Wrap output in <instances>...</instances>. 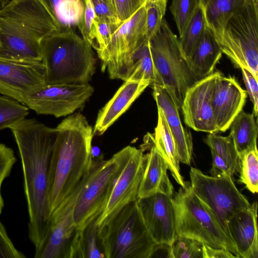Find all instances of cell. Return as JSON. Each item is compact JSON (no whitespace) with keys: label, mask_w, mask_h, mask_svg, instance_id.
<instances>
[{"label":"cell","mask_w":258,"mask_h":258,"mask_svg":"<svg viewBox=\"0 0 258 258\" xmlns=\"http://www.w3.org/2000/svg\"><path fill=\"white\" fill-rule=\"evenodd\" d=\"M152 87L157 109L164 116L174 140L180 162L190 165L193 150L192 137L190 131L182 124L180 117V110L165 88L158 85Z\"/></svg>","instance_id":"19"},{"label":"cell","mask_w":258,"mask_h":258,"mask_svg":"<svg viewBox=\"0 0 258 258\" xmlns=\"http://www.w3.org/2000/svg\"><path fill=\"white\" fill-rule=\"evenodd\" d=\"M9 128L21 160L28 213V236L36 248L45 234L50 218L48 173L56 130L36 119L26 118Z\"/></svg>","instance_id":"1"},{"label":"cell","mask_w":258,"mask_h":258,"mask_svg":"<svg viewBox=\"0 0 258 258\" xmlns=\"http://www.w3.org/2000/svg\"><path fill=\"white\" fill-rule=\"evenodd\" d=\"M16 160L13 150L0 143V215L4 207L1 192L2 184L10 175Z\"/></svg>","instance_id":"38"},{"label":"cell","mask_w":258,"mask_h":258,"mask_svg":"<svg viewBox=\"0 0 258 258\" xmlns=\"http://www.w3.org/2000/svg\"><path fill=\"white\" fill-rule=\"evenodd\" d=\"M247 93L253 104V114L254 116L258 113V83L253 74L245 68H241Z\"/></svg>","instance_id":"43"},{"label":"cell","mask_w":258,"mask_h":258,"mask_svg":"<svg viewBox=\"0 0 258 258\" xmlns=\"http://www.w3.org/2000/svg\"><path fill=\"white\" fill-rule=\"evenodd\" d=\"M58 31L39 0H11L0 9V57L41 61L42 40Z\"/></svg>","instance_id":"3"},{"label":"cell","mask_w":258,"mask_h":258,"mask_svg":"<svg viewBox=\"0 0 258 258\" xmlns=\"http://www.w3.org/2000/svg\"><path fill=\"white\" fill-rule=\"evenodd\" d=\"M47 85L89 83L95 72L92 46L74 30L55 32L41 42Z\"/></svg>","instance_id":"4"},{"label":"cell","mask_w":258,"mask_h":258,"mask_svg":"<svg viewBox=\"0 0 258 258\" xmlns=\"http://www.w3.org/2000/svg\"><path fill=\"white\" fill-rule=\"evenodd\" d=\"M117 27L106 22L95 20L94 49L96 51L97 55L106 48L114 31Z\"/></svg>","instance_id":"40"},{"label":"cell","mask_w":258,"mask_h":258,"mask_svg":"<svg viewBox=\"0 0 258 258\" xmlns=\"http://www.w3.org/2000/svg\"><path fill=\"white\" fill-rule=\"evenodd\" d=\"M94 92L89 83L48 85L30 95L25 103L39 114L69 115L82 107Z\"/></svg>","instance_id":"13"},{"label":"cell","mask_w":258,"mask_h":258,"mask_svg":"<svg viewBox=\"0 0 258 258\" xmlns=\"http://www.w3.org/2000/svg\"><path fill=\"white\" fill-rule=\"evenodd\" d=\"M153 257L173 258L171 245L166 243L157 244L150 257Z\"/></svg>","instance_id":"46"},{"label":"cell","mask_w":258,"mask_h":258,"mask_svg":"<svg viewBox=\"0 0 258 258\" xmlns=\"http://www.w3.org/2000/svg\"><path fill=\"white\" fill-rule=\"evenodd\" d=\"M171 246L173 258H203V244L195 239L177 237Z\"/></svg>","instance_id":"36"},{"label":"cell","mask_w":258,"mask_h":258,"mask_svg":"<svg viewBox=\"0 0 258 258\" xmlns=\"http://www.w3.org/2000/svg\"><path fill=\"white\" fill-rule=\"evenodd\" d=\"M29 110L26 105L14 99L0 96V131L25 118Z\"/></svg>","instance_id":"33"},{"label":"cell","mask_w":258,"mask_h":258,"mask_svg":"<svg viewBox=\"0 0 258 258\" xmlns=\"http://www.w3.org/2000/svg\"><path fill=\"white\" fill-rule=\"evenodd\" d=\"M100 227L106 258H150L157 244L137 201L123 207Z\"/></svg>","instance_id":"8"},{"label":"cell","mask_w":258,"mask_h":258,"mask_svg":"<svg viewBox=\"0 0 258 258\" xmlns=\"http://www.w3.org/2000/svg\"><path fill=\"white\" fill-rule=\"evenodd\" d=\"M121 22L133 15L146 3L145 0H109Z\"/></svg>","instance_id":"41"},{"label":"cell","mask_w":258,"mask_h":258,"mask_svg":"<svg viewBox=\"0 0 258 258\" xmlns=\"http://www.w3.org/2000/svg\"><path fill=\"white\" fill-rule=\"evenodd\" d=\"M206 27L203 11L200 5L179 38L180 48L186 61L201 40Z\"/></svg>","instance_id":"29"},{"label":"cell","mask_w":258,"mask_h":258,"mask_svg":"<svg viewBox=\"0 0 258 258\" xmlns=\"http://www.w3.org/2000/svg\"><path fill=\"white\" fill-rule=\"evenodd\" d=\"M128 79L148 81L151 86L157 84L149 41L145 40L137 52L134 58L133 70Z\"/></svg>","instance_id":"30"},{"label":"cell","mask_w":258,"mask_h":258,"mask_svg":"<svg viewBox=\"0 0 258 258\" xmlns=\"http://www.w3.org/2000/svg\"><path fill=\"white\" fill-rule=\"evenodd\" d=\"M200 0H172L170 10L181 36L197 8Z\"/></svg>","instance_id":"34"},{"label":"cell","mask_w":258,"mask_h":258,"mask_svg":"<svg viewBox=\"0 0 258 258\" xmlns=\"http://www.w3.org/2000/svg\"><path fill=\"white\" fill-rule=\"evenodd\" d=\"M1 46H2V44H1V40H0V47H1Z\"/></svg>","instance_id":"49"},{"label":"cell","mask_w":258,"mask_h":258,"mask_svg":"<svg viewBox=\"0 0 258 258\" xmlns=\"http://www.w3.org/2000/svg\"><path fill=\"white\" fill-rule=\"evenodd\" d=\"M144 147L150 151L147 153L146 163L139 186L138 199L147 197L156 193L173 197L174 187L168 177V165L156 147L152 135L147 136Z\"/></svg>","instance_id":"21"},{"label":"cell","mask_w":258,"mask_h":258,"mask_svg":"<svg viewBox=\"0 0 258 258\" xmlns=\"http://www.w3.org/2000/svg\"><path fill=\"white\" fill-rule=\"evenodd\" d=\"M218 44L235 67L258 79V0H246L229 19Z\"/></svg>","instance_id":"9"},{"label":"cell","mask_w":258,"mask_h":258,"mask_svg":"<svg viewBox=\"0 0 258 258\" xmlns=\"http://www.w3.org/2000/svg\"><path fill=\"white\" fill-rule=\"evenodd\" d=\"M78 186L51 215L45 234L35 248V258H69L78 229L73 215Z\"/></svg>","instance_id":"12"},{"label":"cell","mask_w":258,"mask_h":258,"mask_svg":"<svg viewBox=\"0 0 258 258\" xmlns=\"http://www.w3.org/2000/svg\"><path fill=\"white\" fill-rule=\"evenodd\" d=\"M253 113L242 110L232 121L229 128L240 156L257 149V124Z\"/></svg>","instance_id":"27"},{"label":"cell","mask_w":258,"mask_h":258,"mask_svg":"<svg viewBox=\"0 0 258 258\" xmlns=\"http://www.w3.org/2000/svg\"><path fill=\"white\" fill-rule=\"evenodd\" d=\"M146 226L156 244L172 245L177 238L172 197L162 193L137 200Z\"/></svg>","instance_id":"17"},{"label":"cell","mask_w":258,"mask_h":258,"mask_svg":"<svg viewBox=\"0 0 258 258\" xmlns=\"http://www.w3.org/2000/svg\"><path fill=\"white\" fill-rule=\"evenodd\" d=\"M58 25L60 31L74 30L85 8L84 0H39Z\"/></svg>","instance_id":"26"},{"label":"cell","mask_w":258,"mask_h":258,"mask_svg":"<svg viewBox=\"0 0 258 258\" xmlns=\"http://www.w3.org/2000/svg\"><path fill=\"white\" fill-rule=\"evenodd\" d=\"M246 0H200L206 25L218 42L222 39L229 19L244 4Z\"/></svg>","instance_id":"24"},{"label":"cell","mask_w":258,"mask_h":258,"mask_svg":"<svg viewBox=\"0 0 258 258\" xmlns=\"http://www.w3.org/2000/svg\"><path fill=\"white\" fill-rule=\"evenodd\" d=\"M147 158V154H144L142 148L133 147L103 211L97 218L96 223L99 227L108 222L123 207L137 200Z\"/></svg>","instance_id":"15"},{"label":"cell","mask_w":258,"mask_h":258,"mask_svg":"<svg viewBox=\"0 0 258 258\" xmlns=\"http://www.w3.org/2000/svg\"><path fill=\"white\" fill-rule=\"evenodd\" d=\"M149 42L157 85L166 89L180 110L187 91L199 80L183 56L179 38L164 18Z\"/></svg>","instance_id":"7"},{"label":"cell","mask_w":258,"mask_h":258,"mask_svg":"<svg viewBox=\"0 0 258 258\" xmlns=\"http://www.w3.org/2000/svg\"><path fill=\"white\" fill-rule=\"evenodd\" d=\"M25 254L15 246L0 221V258H24Z\"/></svg>","instance_id":"42"},{"label":"cell","mask_w":258,"mask_h":258,"mask_svg":"<svg viewBox=\"0 0 258 258\" xmlns=\"http://www.w3.org/2000/svg\"><path fill=\"white\" fill-rule=\"evenodd\" d=\"M55 128L47 181L50 216L88 173L93 159V129L82 113L68 115Z\"/></svg>","instance_id":"2"},{"label":"cell","mask_w":258,"mask_h":258,"mask_svg":"<svg viewBox=\"0 0 258 258\" xmlns=\"http://www.w3.org/2000/svg\"><path fill=\"white\" fill-rule=\"evenodd\" d=\"M212 168L210 171L214 177L232 176L236 172L223 158L211 151Z\"/></svg>","instance_id":"44"},{"label":"cell","mask_w":258,"mask_h":258,"mask_svg":"<svg viewBox=\"0 0 258 258\" xmlns=\"http://www.w3.org/2000/svg\"><path fill=\"white\" fill-rule=\"evenodd\" d=\"M247 92L233 77L217 79L212 96L215 123L219 132H225L236 115L242 110Z\"/></svg>","instance_id":"18"},{"label":"cell","mask_w":258,"mask_h":258,"mask_svg":"<svg viewBox=\"0 0 258 258\" xmlns=\"http://www.w3.org/2000/svg\"><path fill=\"white\" fill-rule=\"evenodd\" d=\"M91 1L95 14V20L106 22L115 27L121 24L109 0Z\"/></svg>","instance_id":"39"},{"label":"cell","mask_w":258,"mask_h":258,"mask_svg":"<svg viewBox=\"0 0 258 258\" xmlns=\"http://www.w3.org/2000/svg\"><path fill=\"white\" fill-rule=\"evenodd\" d=\"M222 74L214 72L198 81L186 92L181 106L184 121L197 132L216 134L217 127L212 105L216 81Z\"/></svg>","instance_id":"16"},{"label":"cell","mask_w":258,"mask_h":258,"mask_svg":"<svg viewBox=\"0 0 258 258\" xmlns=\"http://www.w3.org/2000/svg\"><path fill=\"white\" fill-rule=\"evenodd\" d=\"M203 258H237L230 251L203 244Z\"/></svg>","instance_id":"45"},{"label":"cell","mask_w":258,"mask_h":258,"mask_svg":"<svg viewBox=\"0 0 258 258\" xmlns=\"http://www.w3.org/2000/svg\"><path fill=\"white\" fill-rule=\"evenodd\" d=\"M177 237L190 238L210 246L226 249L238 257L236 247L212 212L201 201L185 181L174 194Z\"/></svg>","instance_id":"6"},{"label":"cell","mask_w":258,"mask_h":258,"mask_svg":"<svg viewBox=\"0 0 258 258\" xmlns=\"http://www.w3.org/2000/svg\"><path fill=\"white\" fill-rule=\"evenodd\" d=\"M205 143L213 151L223 158L236 172L240 169V158L230 134L226 137L209 134Z\"/></svg>","instance_id":"31"},{"label":"cell","mask_w":258,"mask_h":258,"mask_svg":"<svg viewBox=\"0 0 258 258\" xmlns=\"http://www.w3.org/2000/svg\"><path fill=\"white\" fill-rule=\"evenodd\" d=\"M228 228L238 258L258 257L256 202L233 215L228 221Z\"/></svg>","instance_id":"20"},{"label":"cell","mask_w":258,"mask_h":258,"mask_svg":"<svg viewBox=\"0 0 258 258\" xmlns=\"http://www.w3.org/2000/svg\"><path fill=\"white\" fill-rule=\"evenodd\" d=\"M239 181L253 194L258 190V152L255 149L240 156Z\"/></svg>","instance_id":"32"},{"label":"cell","mask_w":258,"mask_h":258,"mask_svg":"<svg viewBox=\"0 0 258 258\" xmlns=\"http://www.w3.org/2000/svg\"><path fill=\"white\" fill-rule=\"evenodd\" d=\"M152 139L154 144L168 165V170L176 182L181 187L185 185L180 173L175 144L162 112L158 109V121Z\"/></svg>","instance_id":"25"},{"label":"cell","mask_w":258,"mask_h":258,"mask_svg":"<svg viewBox=\"0 0 258 258\" xmlns=\"http://www.w3.org/2000/svg\"><path fill=\"white\" fill-rule=\"evenodd\" d=\"M47 85L42 61L0 57V93L25 104L32 94Z\"/></svg>","instance_id":"14"},{"label":"cell","mask_w":258,"mask_h":258,"mask_svg":"<svg viewBox=\"0 0 258 258\" xmlns=\"http://www.w3.org/2000/svg\"><path fill=\"white\" fill-rule=\"evenodd\" d=\"M222 54L214 33L207 26L201 40L186 62L191 73L200 80L214 72Z\"/></svg>","instance_id":"23"},{"label":"cell","mask_w":258,"mask_h":258,"mask_svg":"<svg viewBox=\"0 0 258 258\" xmlns=\"http://www.w3.org/2000/svg\"><path fill=\"white\" fill-rule=\"evenodd\" d=\"M150 85L146 81H125L112 98L99 111L93 128L94 135L103 134Z\"/></svg>","instance_id":"22"},{"label":"cell","mask_w":258,"mask_h":258,"mask_svg":"<svg viewBox=\"0 0 258 258\" xmlns=\"http://www.w3.org/2000/svg\"><path fill=\"white\" fill-rule=\"evenodd\" d=\"M146 3L114 31L106 48L98 56L102 72L111 79L127 80L134 67L136 54L145 40Z\"/></svg>","instance_id":"10"},{"label":"cell","mask_w":258,"mask_h":258,"mask_svg":"<svg viewBox=\"0 0 258 258\" xmlns=\"http://www.w3.org/2000/svg\"><path fill=\"white\" fill-rule=\"evenodd\" d=\"M97 219L79 229L77 238L78 258H106L100 227Z\"/></svg>","instance_id":"28"},{"label":"cell","mask_w":258,"mask_h":258,"mask_svg":"<svg viewBox=\"0 0 258 258\" xmlns=\"http://www.w3.org/2000/svg\"><path fill=\"white\" fill-rule=\"evenodd\" d=\"M167 0L146 2V32L145 40L149 41L161 25L165 14Z\"/></svg>","instance_id":"35"},{"label":"cell","mask_w":258,"mask_h":258,"mask_svg":"<svg viewBox=\"0 0 258 258\" xmlns=\"http://www.w3.org/2000/svg\"><path fill=\"white\" fill-rule=\"evenodd\" d=\"M191 187L201 201L212 212L230 237L228 223L237 212L250 206L237 188L232 176L214 177L191 167Z\"/></svg>","instance_id":"11"},{"label":"cell","mask_w":258,"mask_h":258,"mask_svg":"<svg viewBox=\"0 0 258 258\" xmlns=\"http://www.w3.org/2000/svg\"><path fill=\"white\" fill-rule=\"evenodd\" d=\"M158 0H145L146 2H155Z\"/></svg>","instance_id":"48"},{"label":"cell","mask_w":258,"mask_h":258,"mask_svg":"<svg viewBox=\"0 0 258 258\" xmlns=\"http://www.w3.org/2000/svg\"><path fill=\"white\" fill-rule=\"evenodd\" d=\"M85 8L82 17L77 25L82 37L93 48L95 47V14L91 0H84Z\"/></svg>","instance_id":"37"},{"label":"cell","mask_w":258,"mask_h":258,"mask_svg":"<svg viewBox=\"0 0 258 258\" xmlns=\"http://www.w3.org/2000/svg\"><path fill=\"white\" fill-rule=\"evenodd\" d=\"M11 0H0V9L4 6Z\"/></svg>","instance_id":"47"},{"label":"cell","mask_w":258,"mask_h":258,"mask_svg":"<svg viewBox=\"0 0 258 258\" xmlns=\"http://www.w3.org/2000/svg\"><path fill=\"white\" fill-rule=\"evenodd\" d=\"M133 149L126 146L108 160L102 156L93 159L89 172L78 184L73 211L78 228H83L102 213Z\"/></svg>","instance_id":"5"}]
</instances>
